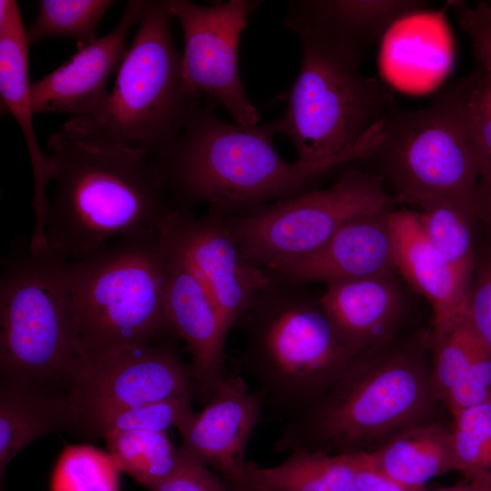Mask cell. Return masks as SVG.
<instances>
[{
    "label": "cell",
    "instance_id": "4dcf8cb0",
    "mask_svg": "<svg viewBox=\"0 0 491 491\" xmlns=\"http://www.w3.org/2000/svg\"><path fill=\"white\" fill-rule=\"evenodd\" d=\"M448 91L483 164L491 165V74L479 65Z\"/></svg>",
    "mask_w": 491,
    "mask_h": 491
},
{
    "label": "cell",
    "instance_id": "7402d4cb",
    "mask_svg": "<svg viewBox=\"0 0 491 491\" xmlns=\"http://www.w3.org/2000/svg\"><path fill=\"white\" fill-rule=\"evenodd\" d=\"M75 417L64 389L34 380L1 376L0 486L8 464L37 438L56 431L72 433Z\"/></svg>",
    "mask_w": 491,
    "mask_h": 491
},
{
    "label": "cell",
    "instance_id": "9a60e30c",
    "mask_svg": "<svg viewBox=\"0 0 491 491\" xmlns=\"http://www.w3.org/2000/svg\"><path fill=\"white\" fill-rule=\"evenodd\" d=\"M145 1L131 0L122 16L106 35L87 44L59 67L31 84L35 114L60 113L72 117L94 111L108 94L111 75L118 71L126 51L127 36L137 25Z\"/></svg>",
    "mask_w": 491,
    "mask_h": 491
},
{
    "label": "cell",
    "instance_id": "8992f818",
    "mask_svg": "<svg viewBox=\"0 0 491 491\" xmlns=\"http://www.w3.org/2000/svg\"><path fill=\"white\" fill-rule=\"evenodd\" d=\"M296 35L299 73L285 113L274 122L297 160L322 174L358 160L354 146L396 101L381 81L360 74L361 58L312 34Z\"/></svg>",
    "mask_w": 491,
    "mask_h": 491
},
{
    "label": "cell",
    "instance_id": "3957f363",
    "mask_svg": "<svg viewBox=\"0 0 491 491\" xmlns=\"http://www.w3.org/2000/svg\"><path fill=\"white\" fill-rule=\"evenodd\" d=\"M307 286L275 278L235 325L245 336L240 367L288 419L315 404L355 358Z\"/></svg>",
    "mask_w": 491,
    "mask_h": 491
},
{
    "label": "cell",
    "instance_id": "484cf974",
    "mask_svg": "<svg viewBox=\"0 0 491 491\" xmlns=\"http://www.w3.org/2000/svg\"><path fill=\"white\" fill-rule=\"evenodd\" d=\"M104 439L118 470L146 489L166 478L180 459L179 449L166 432L129 430L108 435Z\"/></svg>",
    "mask_w": 491,
    "mask_h": 491
},
{
    "label": "cell",
    "instance_id": "836d02e7",
    "mask_svg": "<svg viewBox=\"0 0 491 491\" xmlns=\"http://www.w3.org/2000/svg\"><path fill=\"white\" fill-rule=\"evenodd\" d=\"M443 401L452 416L491 401V352L481 340L466 375L447 392Z\"/></svg>",
    "mask_w": 491,
    "mask_h": 491
},
{
    "label": "cell",
    "instance_id": "7a4b0ae2",
    "mask_svg": "<svg viewBox=\"0 0 491 491\" xmlns=\"http://www.w3.org/2000/svg\"><path fill=\"white\" fill-rule=\"evenodd\" d=\"M275 122L246 126L199 105L178 139L155 159L175 209L206 204L222 216H236L305 192L318 175L276 151Z\"/></svg>",
    "mask_w": 491,
    "mask_h": 491
},
{
    "label": "cell",
    "instance_id": "f546056e",
    "mask_svg": "<svg viewBox=\"0 0 491 491\" xmlns=\"http://www.w3.org/2000/svg\"><path fill=\"white\" fill-rule=\"evenodd\" d=\"M119 472L109 454L68 446L55 466L51 491H119Z\"/></svg>",
    "mask_w": 491,
    "mask_h": 491
},
{
    "label": "cell",
    "instance_id": "5bb4252c",
    "mask_svg": "<svg viewBox=\"0 0 491 491\" xmlns=\"http://www.w3.org/2000/svg\"><path fill=\"white\" fill-rule=\"evenodd\" d=\"M263 401L242 376H224L205 407L178 429L179 450L217 473L233 491L247 465L246 446Z\"/></svg>",
    "mask_w": 491,
    "mask_h": 491
},
{
    "label": "cell",
    "instance_id": "f1b7e54d",
    "mask_svg": "<svg viewBox=\"0 0 491 491\" xmlns=\"http://www.w3.org/2000/svg\"><path fill=\"white\" fill-rule=\"evenodd\" d=\"M453 470L466 477L491 473V401L453 416Z\"/></svg>",
    "mask_w": 491,
    "mask_h": 491
},
{
    "label": "cell",
    "instance_id": "8fae6325",
    "mask_svg": "<svg viewBox=\"0 0 491 491\" xmlns=\"http://www.w3.org/2000/svg\"><path fill=\"white\" fill-rule=\"evenodd\" d=\"M167 2L182 29L181 72L186 91L222 105L236 124L258 125L260 115L246 92L238 65L242 33L262 2L228 0L208 5L188 0Z\"/></svg>",
    "mask_w": 491,
    "mask_h": 491
},
{
    "label": "cell",
    "instance_id": "1f68e13d",
    "mask_svg": "<svg viewBox=\"0 0 491 491\" xmlns=\"http://www.w3.org/2000/svg\"><path fill=\"white\" fill-rule=\"evenodd\" d=\"M479 341L466 316L446 336L433 342L431 383L434 393L439 398L443 399L466 375Z\"/></svg>",
    "mask_w": 491,
    "mask_h": 491
},
{
    "label": "cell",
    "instance_id": "44dd1931",
    "mask_svg": "<svg viewBox=\"0 0 491 491\" xmlns=\"http://www.w3.org/2000/svg\"><path fill=\"white\" fill-rule=\"evenodd\" d=\"M420 0H311L290 4L286 25L316 35L362 58L401 18L423 9Z\"/></svg>",
    "mask_w": 491,
    "mask_h": 491
},
{
    "label": "cell",
    "instance_id": "ba28073f",
    "mask_svg": "<svg viewBox=\"0 0 491 491\" xmlns=\"http://www.w3.org/2000/svg\"><path fill=\"white\" fill-rule=\"evenodd\" d=\"M67 261L47 247L9 254L0 276L1 376L65 389L80 364Z\"/></svg>",
    "mask_w": 491,
    "mask_h": 491
},
{
    "label": "cell",
    "instance_id": "9c48e42d",
    "mask_svg": "<svg viewBox=\"0 0 491 491\" xmlns=\"http://www.w3.org/2000/svg\"><path fill=\"white\" fill-rule=\"evenodd\" d=\"M366 160L403 203L449 199L474 210L482 159L448 90L424 108L409 111L396 102Z\"/></svg>",
    "mask_w": 491,
    "mask_h": 491
},
{
    "label": "cell",
    "instance_id": "ac0fdd59",
    "mask_svg": "<svg viewBox=\"0 0 491 491\" xmlns=\"http://www.w3.org/2000/svg\"><path fill=\"white\" fill-rule=\"evenodd\" d=\"M19 5L15 0L0 1V101L1 112L13 116L27 146L34 179L35 226L31 241L43 244L48 208L46 188L53 166L38 145L33 125L28 67L30 46Z\"/></svg>",
    "mask_w": 491,
    "mask_h": 491
},
{
    "label": "cell",
    "instance_id": "d4e9b609",
    "mask_svg": "<svg viewBox=\"0 0 491 491\" xmlns=\"http://www.w3.org/2000/svg\"><path fill=\"white\" fill-rule=\"evenodd\" d=\"M421 227L457 275L470 285L477 245L476 213L449 199H432L417 205Z\"/></svg>",
    "mask_w": 491,
    "mask_h": 491
},
{
    "label": "cell",
    "instance_id": "d6a6232c",
    "mask_svg": "<svg viewBox=\"0 0 491 491\" xmlns=\"http://www.w3.org/2000/svg\"><path fill=\"white\" fill-rule=\"evenodd\" d=\"M467 320L481 340L491 352V244L477 246L476 261L470 281Z\"/></svg>",
    "mask_w": 491,
    "mask_h": 491
},
{
    "label": "cell",
    "instance_id": "5b68a950",
    "mask_svg": "<svg viewBox=\"0 0 491 491\" xmlns=\"http://www.w3.org/2000/svg\"><path fill=\"white\" fill-rule=\"evenodd\" d=\"M173 19L167 1H145L112 91L94 111L60 129L154 160L168 152L200 105L184 85Z\"/></svg>",
    "mask_w": 491,
    "mask_h": 491
},
{
    "label": "cell",
    "instance_id": "603a6c76",
    "mask_svg": "<svg viewBox=\"0 0 491 491\" xmlns=\"http://www.w3.org/2000/svg\"><path fill=\"white\" fill-rule=\"evenodd\" d=\"M282 463H247L233 491H357L352 453L295 450Z\"/></svg>",
    "mask_w": 491,
    "mask_h": 491
},
{
    "label": "cell",
    "instance_id": "cb8c5ba5",
    "mask_svg": "<svg viewBox=\"0 0 491 491\" xmlns=\"http://www.w3.org/2000/svg\"><path fill=\"white\" fill-rule=\"evenodd\" d=\"M367 454L380 472L406 491H421L435 476L453 470L450 430L440 425L402 430Z\"/></svg>",
    "mask_w": 491,
    "mask_h": 491
},
{
    "label": "cell",
    "instance_id": "4316f807",
    "mask_svg": "<svg viewBox=\"0 0 491 491\" xmlns=\"http://www.w3.org/2000/svg\"><path fill=\"white\" fill-rule=\"evenodd\" d=\"M112 0H41L26 31L29 45L52 37H69L80 44L96 39L98 25L114 5Z\"/></svg>",
    "mask_w": 491,
    "mask_h": 491
},
{
    "label": "cell",
    "instance_id": "74e56055",
    "mask_svg": "<svg viewBox=\"0 0 491 491\" xmlns=\"http://www.w3.org/2000/svg\"><path fill=\"white\" fill-rule=\"evenodd\" d=\"M477 222L485 227L491 244V165L483 164L476 187Z\"/></svg>",
    "mask_w": 491,
    "mask_h": 491
},
{
    "label": "cell",
    "instance_id": "8d00e7d4",
    "mask_svg": "<svg viewBox=\"0 0 491 491\" xmlns=\"http://www.w3.org/2000/svg\"><path fill=\"white\" fill-rule=\"evenodd\" d=\"M352 456L357 491H406L376 468L367 451L352 452Z\"/></svg>",
    "mask_w": 491,
    "mask_h": 491
},
{
    "label": "cell",
    "instance_id": "30bf717a",
    "mask_svg": "<svg viewBox=\"0 0 491 491\" xmlns=\"http://www.w3.org/2000/svg\"><path fill=\"white\" fill-rule=\"evenodd\" d=\"M399 204L374 172L349 168L326 188L223 217L246 257L274 275L319 249L352 220Z\"/></svg>",
    "mask_w": 491,
    "mask_h": 491
},
{
    "label": "cell",
    "instance_id": "ab89813d",
    "mask_svg": "<svg viewBox=\"0 0 491 491\" xmlns=\"http://www.w3.org/2000/svg\"><path fill=\"white\" fill-rule=\"evenodd\" d=\"M483 5H484V7H485V10H486V13L488 14V15L491 17V5L483 3Z\"/></svg>",
    "mask_w": 491,
    "mask_h": 491
},
{
    "label": "cell",
    "instance_id": "f35d334b",
    "mask_svg": "<svg viewBox=\"0 0 491 491\" xmlns=\"http://www.w3.org/2000/svg\"><path fill=\"white\" fill-rule=\"evenodd\" d=\"M435 491H491V473L466 476L463 483Z\"/></svg>",
    "mask_w": 491,
    "mask_h": 491
},
{
    "label": "cell",
    "instance_id": "2e32d148",
    "mask_svg": "<svg viewBox=\"0 0 491 491\" xmlns=\"http://www.w3.org/2000/svg\"><path fill=\"white\" fill-rule=\"evenodd\" d=\"M169 246L172 260L166 288L167 321L172 335L185 344L191 356L189 368L195 392L206 404L224 376L227 334L203 284Z\"/></svg>",
    "mask_w": 491,
    "mask_h": 491
},
{
    "label": "cell",
    "instance_id": "e0dca14e",
    "mask_svg": "<svg viewBox=\"0 0 491 491\" xmlns=\"http://www.w3.org/2000/svg\"><path fill=\"white\" fill-rule=\"evenodd\" d=\"M395 208L368 214L339 229L324 246L273 276L310 286L396 272L389 216Z\"/></svg>",
    "mask_w": 491,
    "mask_h": 491
},
{
    "label": "cell",
    "instance_id": "83f0119b",
    "mask_svg": "<svg viewBox=\"0 0 491 491\" xmlns=\"http://www.w3.org/2000/svg\"><path fill=\"white\" fill-rule=\"evenodd\" d=\"M192 399L190 396H181L109 412L85 423L76 436L91 440L129 430H178L194 415Z\"/></svg>",
    "mask_w": 491,
    "mask_h": 491
},
{
    "label": "cell",
    "instance_id": "6da1fadb",
    "mask_svg": "<svg viewBox=\"0 0 491 491\" xmlns=\"http://www.w3.org/2000/svg\"><path fill=\"white\" fill-rule=\"evenodd\" d=\"M54 190L46 247L75 261L125 235L165 227L173 207L155 161L62 129L48 138Z\"/></svg>",
    "mask_w": 491,
    "mask_h": 491
},
{
    "label": "cell",
    "instance_id": "52a82bcc",
    "mask_svg": "<svg viewBox=\"0 0 491 491\" xmlns=\"http://www.w3.org/2000/svg\"><path fill=\"white\" fill-rule=\"evenodd\" d=\"M432 392L431 380L410 356L398 353L376 360L358 356L315 404L287 420L275 448L356 452L420 417Z\"/></svg>",
    "mask_w": 491,
    "mask_h": 491
},
{
    "label": "cell",
    "instance_id": "60d3db41",
    "mask_svg": "<svg viewBox=\"0 0 491 491\" xmlns=\"http://www.w3.org/2000/svg\"><path fill=\"white\" fill-rule=\"evenodd\" d=\"M422 491V490H421Z\"/></svg>",
    "mask_w": 491,
    "mask_h": 491
},
{
    "label": "cell",
    "instance_id": "ffe728a7",
    "mask_svg": "<svg viewBox=\"0 0 491 491\" xmlns=\"http://www.w3.org/2000/svg\"><path fill=\"white\" fill-rule=\"evenodd\" d=\"M396 274L330 283L320 295L323 311L352 356L385 341L396 326L403 306Z\"/></svg>",
    "mask_w": 491,
    "mask_h": 491
},
{
    "label": "cell",
    "instance_id": "e575fe53",
    "mask_svg": "<svg viewBox=\"0 0 491 491\" xmlns=\"http://www.w3.org/2000/svg\"><path fill=\"white\" fill-rule=\"evenodd\" d=\"M179 452L180 459L175 470L148 491H230L217 473Z\"/></svg>",
    "mask_w": 491,
    "mask_h": 491
},
{
    "label": "cell",
    "instance_id": "d590c367",
    "mask_svg": "<svg viewBox=\"0 0 491 491\" xmlns=\"http://www.w3.org/2000/svg\"><path fill=\"white\" fill-rule=\"evenodd\" d=\"M458 23L471 41L479 65L491 74V17L483 3L475 8L463 9Z\"/></svg>",
    "mask_w": 491,
    "mask_h": 491
},
{
    "label": "cell",
    "instance_id": "4fadbf2b",
    "mask_svg": "<svg viewBox=\"0 0 491 491\" xmlns=\"http://www.w3.org/2000/svg\"><path fill=\"white\" fill-rule=\"evenodd\" d=\"M165 233L203 284L228 335L276 277L246 257L225 218L213 211L196 216L192 210L175 209Z\"/></svg>",
    "mask_w": 491,
    "mask_h": 491
},
{
    "label": "cell",
    "instance_id": "277c9868",
    "mask_svg": "<svg viewBox=\"0 0 491 491\" xmlns=\"http://www.w3.org/2000/svg\"><path fill=\"white\" fill-rule=\"evenodd\" d=\"M171 260L164 227L119 237L67 263L80 365L173 336L166 316Z\"/></svg>",
    "mask_w": 491,
    "mask_h": 491
},
{
    "label": "cell",
    "instance_id": "7c38bea8",
    "mask_svg": "<svg viewBox=\"0 0 491 491\" xmlns=\"http://www.w3.org/2000/svg\"><path fill=\"white\" fill-rule=\"evenodd\" d=\"M65 392L74 411L75 435L101 415L195 393L189 366L168 342L122 347L83 363Z\"/></svg>",
    "mask_w": 491,
    "mask_h": 491
},
{
    "label": "cell",
    "instance_id": "d6986e66",
    "mask_svg": "<svg viewBox=\"0 0 491 491\" xmlns=\"http://www.w3.org/2000/svg\"><path fill=\"white\" fill-rule=\"evenodd\" d=\"M389 222L396 271L430 304L435 342L466 316L470 285L428 240L416 211L395 208Z\"/></svg>",
    "mask_w": 491,
    "mask_h": 491
}]
</instances>
